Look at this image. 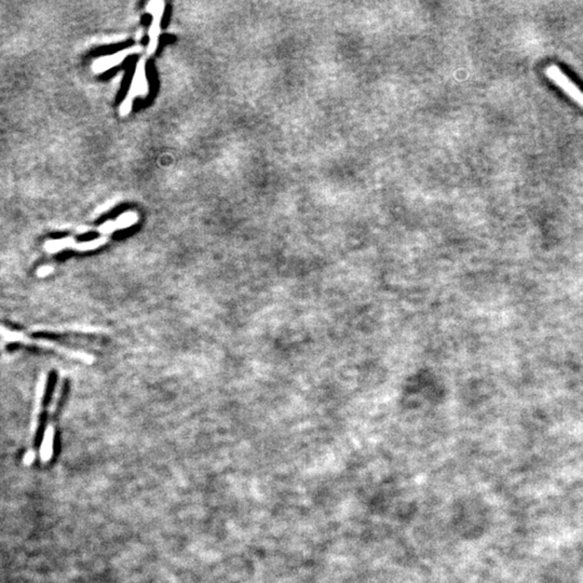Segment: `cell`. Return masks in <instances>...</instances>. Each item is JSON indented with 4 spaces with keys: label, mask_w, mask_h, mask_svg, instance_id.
I'll use <instances>...</instances> for the list:
<instances>
[{
    "label": "cell",
    "mask_w": 583,
    "mask_h": 583,
    "mask_svg": "<svg viewBox=\"0 0 583 583\" xmlns=\"http://www.w3.org/2000/svg\"><path fill=\"white\" fill-rule=\"evenodd\" d=\"M149 93V84L147 76H146V60L145 58H142L137 62L127 96L120 105V115L122 117L129 115L134 100L137 98H146Z\"/></svg>",
    "instance_id": "obj_1"
},
{
    "label": "cell",
    "mask_w": 583,
    "mask_h": 583,
    "mask_svg": "<svg viewBox=\"0 0 583 583\" xmlns=\"http://www.w3.org/2000/svg\"><path fill=\"white\" fill-rule=\"evenodd\" d=\"M545 74L553 84L583 108V92L557 65L551 64L545 67Z\"/></svg>",
    "instance_id": "obj_2"
},
{
    "label": "cell",
    "mask_w": 583,
    "mask_h": 583,
    "mask_svg": "<svg viewBox=\"0 0 583 583\" xmlns=\"http://www.w3.org/2000/svg\"><path fill=\"white\" fill-rule=\"evenodd\" d=\"M165 3L161 0H153L146 6V11L153 17L151 27L149 31V46L146 49V53L153 55L158 47L159 36L161 33V21H162L163 13H165Z\"/></svg>",
    "instance_id": "obj_3"
},
{
    "label": "cell",
    "mask_w": 583,
    "mask_h": 583,
    "mask_svg": "<svg viewBox=\"0 0 583 583\" xmlns=\"http://www.w3.org/2000/svg\"><path fill=\"white\" fill-rule=\"evenodd\" d=\"M142 52L141 46L131 47V48L123 49L119 52L114 53V54L106 55L102 58L96 59L92 64V70L96 74H103L106 70H109L110 68L121 64L122 61L127 59L129 55L135 54V53Z\"/></svg>",
    "instance_id": "obj_4"
},
{
    "label": "cell",
    "mask_w": 583,
    "mask_h": 583,
    "mask_svg": "<svg viewBox=\"0 0 583 583\" xmlns=\"http://www.w3.org/2000/svg\"><path fill=\"white\" fill-rule=\"evenodd\" d=\"M53 441H54V429L49 425L41 443L40 457L43 462H47L50 460L53 453Z\"/></svg>",
    "instance_id": "obj_5"
},
{
    "label": "cell",
    "mask_w": 583,
    "mask_h": 583,
    "mask_svg": "<svg viewBox=\"0 0 583 583\" xmlns=\"http://www.w3.org/2000/svg\"><path fill=\"white\" fill-rule=\"evenodd\" d=\"M137 220H139L137 213L130 211V212L122 213L121 215L116 220V224H117L118 230L125 229V228L131 227Z\"/></svg>",
    "instance_id": "obj_6"
},
{
    "label": "cell",
    "mask_w": 583,
    "mask_h": 583,
    "mask_svg": "<svg viewBox=\"0 0 583 583\" xmlns=\"http://www.w3.org/2000/svg\"><path fill=\"white\" fill-rule=\"evenodd\" d=\"M107 239L106 238H100V239L93 240V241L82 242V243L75 244L74 248L80 251H91V250L98 249L100 246L106 243Z\"/></svg>",
    "instance_id": "obj_7"
},
{
    "label": "cell",
    "mask_w": 583,
    "mask_h": 583,
    "mask_svg": "<svg viewBox=\"0 0 583 583\" xmlns=\"http://www.w3.org/2000/svg\"><path fill=\"white\" fill-rule=\"evenodd\" d=\"M50 273H52V268L43 267L39 269L38 273H38L39 277H46V275H48Z\"/></svg>",
    "instance_id": "obj_8"
}]
</instances>
